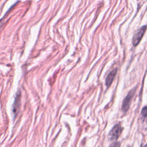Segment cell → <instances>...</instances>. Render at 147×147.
<instances>
[{"instance_id":"6da1fadb","label":"cell","mask_w":147,"mask_h":147,"mask_svg":"<svg viewBox=\"0 0 147 147\" xmlns=\"http://www.w3.org/2000/svg\"><path fill=\"white\" fill-rule=\"evenodd\" d=\"M136 89H137V87H135L134 88L130 90L128 92V93L126 95V96H125V98H124L123 102H122V109L124 113H126L128 110V109L130 107L131 100L136 93Z\"/></svg>"},{"instance_id":"ba28073f","label":"cell","mask_w":147,"mask_h":147,"mask_svg":"<svg viewBox=\"0 0 147 147\" xmlns=\"http://www.w3.org/2000/svg\"><path fill=\"white\" fill-rule=\"evenodd\" d=\"M145 146H147V144H146V145H145Z\"/></svg>"},{"instance_id":"3957f363","label":"cell","mask_w":147,"mask_h":147,"mask_svg":"<svg viewBox=\"0 0 147 147\" xmlns=\"http://www.w3.org/2000/svg\"><path fill=\"white\" fill-rule=\"evenodd\" d=\"M146 26L144 25L138 29L134 34L133 40H132V43L134 46H137L141 40L146 30Z\"/></svg>"},{"instance_id":"5b68a950","label":"cell","mask_w":147,"mask_h":147,"mask_svg":"<svg viewBox=\"0 0 147 147\" xmlns=\"http://www.w3.org/2000/svg\"><path fill=\"white\" fill-rule=\"evenodd\" d=\"M20 94L18 93L17 95L16 96L15 100H14V104L13 105V112L14 114V115H17L19 108H20Z\"/></svg>"},{"instance_id":"277c9868","label":"cell","mask_w":147,"mask_h":147,"mask_svg":"<svg viewBox=\"0 0 147 147\" xmlns=\"http://www.w3.org/2000/svg\"><path fill=\"white\" fill-rule=\"evenodd\" d=\"M117 72V69H113L112 71H110V72L107 75L106 79V85L107 87H109L112 83L113 81L114 80V79L116 75Z\"/></svg>"},{"instance_id":"52a82bcc","label":"cell","mask_w":147,"mask_h":147,"mask_svg":"<svg viewBox=\"0 0 147 147\" xmlns=\"http://www.w3.org/2000/svg\"><path fill=\"white\" fill-rule=\"evenodd\" d=\"M119 145H120V144H119L118 142H115L111 145V146H119Z\"/></svg>"},{"instance_id":"8992f818","label":"cell","mask_w":147,"mask_h":147,"mask_svg":"<svg viewBox=\"0 0 147 147\" xmlns=\"http://www.w3.org/2000/svg\"><path fill=\"white\" fill-rule=\"evenodd\" d=\"M141 115L144 119L147 118V106L142 108L141 111Z\"/></svg>"},{"instance_id":"7a4b0ae2","label":"cell","mask_w":147,"mask_h":147,"mask_svg":"<svg viewBox=\"0 0 147 147\" xmlns=\"http://www.w3.org/2000/svg\"><path fill=\"white\" fill-rule=\"evenodd\" d=\"M122 130L123 128L122 127H121L119 123L115 125L110 131L108 134V139L110 141L117 140L119 137Z\"/></svg>"}]
</instances>
